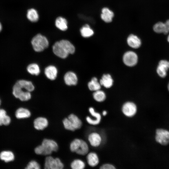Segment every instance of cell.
<instances>
[{
  "mask_svg": "<svg viewBox=\"0 0 169 169\" xmlns=\"http://www.w3.org/2000/svg\"><path fill=\"white\" fill-rule=\"evenodd\" d=\"M114 16V13L109 8H104L102 9L101 17L105 22L106 23L111 22Z\"/></svg>",
  "mask_w": 169,
  "mask_h": 169,
  "instance_id": "17",
  "label": "cell"
},
{
  "mask_svg": "<svg viewBox=\"0 0 169 169\" xmlns=\"http://www.w3.org/2000/svg\"><path fill=\"white\" fill-rule=\"evenodd\" d=\"M127 42L130 46L135 49L139 48L141 44L140 39L133 34H131L129 36L127 39Z\"/></svg>",
  "mask_w": 169,
  "mask_h": 169,
  "instance_id": "16",
  "label": "cell"
},
{
  "mask_svg": "<svg viewBox=\"0 0 169 169\" xmlns=\"http://www.w3.org/2000/svg\"><path fill=\"white\" fill-rule=\"evenodd\" d=\"M71 167L73 169H83L85 166L84 163L79 159H76L73 161L71 164Z\"/></svg>",
  "mask_w": 169,
  "mask_h": 169,
  "instance_id": "29",
  "label": "cell"
},
{
  "mask_svg": "<svg viewBox=\"0 0 169 169\" xmlns=\"http://www.w3.org/2000/svg\"><path fill=\"white\" fill-rule=\"evenodd\" d=\"M167 87H168V89L169 91V82L168 83V86H167Z\"/></svg>",
  "mask_w": 169,
  "mask_h": 169,
  "instance_id": "38",
  "label": "cell"
},
{
  "mask_svg": "<svg viewBox=\"0 0 169 169\" xmlns=\"http://www.w3.org/2000/svg\"><path fill=\"white\" fill-rule=\"evenodd\" d=\"M88 164L90 166L94 167L97 165L99 162V159L97 154L94 152L89 153L87 156Z\"/></svg>",
  "mask_w": 169,
  "mask_h": 169,
  "instance_id": "18",
  "label": "cell"
},
{
  "mask_svg": "<svg viewBox=\"0 0 169 169\" xmlns=\"http://www.w3.org/2000/svg\"><path fill=\"white\" fill-rule=\"evenodd\" d=\"M56 26L61 30L64 31L68 28L67 22L64 18L61 17L57 18L55 21Z\"/></svg>",
  "mask_w": 169,
  "mask_h": 169,
  "instance_id": "22",
  "label": "cell"
},
{
  "mask_svg": "<svg viewBox=\"0 0 169 169\" xmlns=\"http://www.w3.org/2000/svg\"><path fill=\"white\" fill-rule=\"evenodd\" d=\"M1 100H0V104H1Z\"/></svg>",
  "mask_w": 169,
  "mask_h": 169,
  "instance_id": "40",
  "label": "cell"
},
{
  "mask_svg": "<svg viewBox=\"0 0 169 169\" xmlns=\"http://www.w3.org/2000/svg\"><path fill=\"white\" fill-rule=\"evenodd\" d=\"M89 111L91 115L96 118L98 120L100 121L101 116L100 113L95 112L94 109L92 107L90 108Z\"/></svg>",
  "mask_w": 169,
  "mask_h": 169,
  "instance_id": "33",
  "label": "cell"
},
{
  "mask_svg": "<svg viewBox=\"0 0 169 169\" xmlns=\"http://www.w3.org/2000/svg\"><path fill=\"white\" fill-rule=\"evenodd\" d=\"M123 61L124 63L128 66L135 65L138 61V57L136 54L132 51L126 52L123 56Z\"/></svg>",
  "mask_w": 169,
  "mask_h": 169,
  "instance_id": "9",
  "label": "cell"
},
{
  "mask_svg": "<svg viewBox=\"0 0 169 169\" xmlns=\"http://www.w3.org/2000/svg\"><path fill=\"white\" fill-rule=\"evenodd\" d=\"M63 123L65 128L67 130L74 131L75 129L72 125L70 121L68 118H65L63 121Z\"/></svg>",
  "mask_w": 169,
  "mask_h": 169,
  "instance_id": "31",
  "label": "cell"
},
{
  "mask_svg": "<svg viewBox=\"0 0 169 169\" xmlns=\"http://www.w3.org/2000/svg\"><path fill=\"white\" fill-rule=\"evenodd\" d=\"M44 73L47 79L50 80L54 81L57 77L58 70L55 65L49 64L45 67Z\"/></svg>",
  "mask_w": 169,
  "mask_h": 169,
  "instance_id": "8",
  "label": "cell"
},
{
  "mask_svg": "<svg viewBox=\"0 0 169 169\" xmlns=\"http://www.w3.org/2000/svg\"><path fill=\"white\" fill-rule=\"evenodd\" d=\"M122 110L123 113L125 116L128 117H132L136 113L137 107L134 103L128 102L123 105Z\"/></svg>",
  "mask_w": 169,
  "mask_h": 169,
  "instance_id": "11",
  "label": "cell"
},
{
  "mask_svg": "<svg viewBox=\"0 0 169 169\" xmlns=\"http://www.w3.org/2000/svg\"><path fill=\"white\" fill-rule=\"evenodd\" d=\"M40 168L39 164L35 161H31L27 165L25 169H39Z\"/></svg>",
  "mask_w": 169,
  "mask_h": 169,
  "instance_id": "32",
  "label": "cell"
},
{
  "mask_svg": "<svg viewBox=\"0 0 169 169\" xmlns=\"http://www.w3.org/2000/svg\"><path fill=\"white\" fill-rule=\"evenodd\" d=\"M27 16L29 21L33 22H37L39 18L37 12L33 8L30 9L28 11Z\"/></svg>",
  "mask_w": 169,
  "mask_h": 169,
  "instance_id": "25",
  "label": "cell"
},
{
  "mask_svg": "<svg viewBox=\"0 0 169 169\" xmlns=\"http://www.w3.org/2000/svg\"><path fill=\"white\" fill-rule=\"evenodd\" d=\"M100 85L97 79L95 77L93 78L88 84L89 89L92 91H96L100 90L101 88Z\"/></svg>",
  "mask_w": 169,
  "mask_h": 169,
  "instance_id": "27",
  "label": "cell"
},
{
  "mask_svg": "<svg viewBox=\"0 0 169 169\" xmlns=\"http://www.w3.org/2000/svg\"><path fill=\"white\" fill-rule=\"evenodd\" d=\"M154 31L158 33H163L167 34L169 32L165 23L159 22L156 23L153 26Z\"/></svg>",
  "mask_w": 169,
  "mask_h": 169,
  "instance_id": "23",
  "label": "cell"
},
{
  "mask_svg": "<svg viewBox=\"0 0 169 169\" xmlns=\"http://www.w3.org/2000/svg\"><path fill=\"white\" fill-rule=\"evenodd\" d=\"M75 129V130L80 128L82 125L81 120L74 114H71L68 118Z\"/></svg>",
  "mask_w": 169,
  "mask_h": 169,
  "instance_id": "21",
  "label": "cell"
},
{
  "mask_svg": "<svg viewBox=\"0 0 169 169\" xmlns=\"http://www.w3.org/2000/svg\"><path fill=\"white\" fill-rule=\"evenodd\" d=\"M27 72L30 74L37 76L41 72V69L39 65L36 63H32L29 64L26 67Z\"/></svg>",
  "mask_w": 169,
  "mask_h": 169,
  "instance_id": "13",
  "label": "cell"
},
{
  "mask_svg": "<svg viewBox=\"0 0 169 169\" xmlns=\"http://www.w3.org/2000/svg\"><path fill=\"white\" fill-rule=\"evenodd\" d=\"M167 41L169 42V35L167 37Z\"/></svg>",
  "mask_w": 169,
  "mask_h": 169,
  "instance_id": "39",
  "label": "cell"
},
{
  "mask_svg": "<svg viewBox=\"0 0 169 169\" xmlns=\"http://www.w3.org/2000/svg\"><path fill=\"white\" fill-rule=\"evenodd\" d=\"M34 128L38 130H43L46 128L48 125L47 119L43 117H38L34 121Z\"/></svg>",
  "mask_w": 169,
  "mask_h": 169,
  "instance_id": "14",
  "label": "cell"
},
{
  "mask_svg": "<svg viewBox=\"0 0 169 169\" xmlns=\"http://www.w3.org/2000/svg\"><path fill=\"white\" fill-rule=\"evenodd\" d=\"M52 50L55 56L64 59L67 58L69 55L74 54L75 49L74 45L69 40L62 39L56 42L52 46Z\"/></svg>",
  "mask_w": 169,
  "mask_h": 169,
  "instance_id": "2",
  "label": "cell"
},
{
  "mask_svg": "<svg viewBox=\"0 0 169 169\" xmlns=\"http://www.w3.org/2000/svg\"><path fill=\"white\" fill-rule=\"evenodd\" d=\"M100 83L101 85H103L105 88H109L113 84V80L110 75L105 74L102 76Z\"/></svg>",
  "mask_w": 169,
  "mask_h": 169,
  "instance_id": "19",
  "label": "cell"
},
{
  "mask_svg": "<svg viewBox=\"0 0 169 169\" xmlns=\"http://www.w3.org/2000/svg\"><path fill=\"white\" fill-rule=\"evenodd\" d=\"M169 69V61L162 60L160 61L156 69L158 75L162 78H164L166 75L167 71Z\"/></svg>",
  "mask_w": 169,
  "mask_h": 169,
  "instance_id": "12",
  "label": "cell"
},
{
  "mask_svg": "<svg viewBox=\"0 0 169 169\" xmlns=\"http://www.w3.org/2000/svg\"><path fill=\"white\" fill-rule=\"evenodd\" d=\"M2 29V26L1 24L0 23V32L1 31Z\"/></svg>",
  "mask_w": 169,
  "mask_h": 169,
  "instance_id": "37",
  "label": "cell"
},
{
  "mask_svg": "<svg viewBox=\"0 0 169 169\" xmlns=\"http://www.w3.org/2000/svg\"><path fill=\"white\" fill-rule=\"evenodd\" d=\"M101 169H115V168L113 165L109 164H105L102 165L100 167Z\"/></svg>",
  "mask_w": 169,
  "mask_h": 169,
  "instance_id": "34",
  "label": "cell"
},
{
  "mask_svg": "<svg viewBox=\"0 0 169 169\" xmlns=\"http://www.w3.org/2000/svg\"><path fill=\"white\" fill-rule=\"evenodd\" d=\"M33 82L30 80L21 79L17 81L13 88L14 96L21 101H27L31 99V92L35 90Z\"/></svg>",
  "mask_w": 169,
  "mask_h": 169,
  "instance_id": "1",
  "label": "cell"
},
{
  "mask_svg": "<svg viewBox=\"0 0 169 169\" xmlns=\"http://www.w3.org/2000/svg\"><path fill=\"white\" fill-rule=\"evenodd\" d=\"M155 139L161 145H167L169 143V131L161 129L156 130Z\"/></svg>",
  "mask_w": 169,
  "mask_h": 169,
  "instance_id": "7",
  "label": "cell"
},
{
  "mask_svg": "<svg viewBox=\"0 0 169 169\" xmlns=\"http://www.w3.org/2000/svg\"><path fill=\"white\" fill-rule=\"evenodd\" d=\"M31 43L33 49L37 53L44 51L49 46V42L48 39L40 33L34 36L32 39Z\"/></svg>",
  "mask_w": 169,
  "mask_h": 169,
  "instance_id": "4",
  "label": "cell"
},
{
  "mask_svg": "<svg viewBox=\"0 0 169 169\" xmlns=\"http://www.w3.org/2000/svg\"><path fill=\"white\" fill-rule=\"evenodd\" d=\"M70 148L71 151L75 152L77 154L84 155L89 151V147L87 143L84 141L76 139L70 144Z\"/></svg>",
  "mask_w": 169,
  "mask_h": 169,
  "instance_id": "5",
  "label": "cell"
},
{
  "mask_svg": "<svg viewBox=\"0 0 169 169\" xmlns=\"http://www.w3.org/2000/svg\"><path fill=\"white\" fill-rule=\"evenodd\" d=\"M0 159L5 162H8L14 160V156L10 151H3L0 153Z\"/></svg>",
  "mask_w": 169,
  "mask_h": 169,
  "instance_id": "24",
  "label": "cell"
},
{
  "mask_svg": "<svg viewBox=\"0 0 169 169\" xmlns=\"http://www.w3.org/2000/svg\"><path fill=\"white\" fill-rule=\"evenodd\" d=\"M167 28L169 31V19L167 20L165 23Z\"/></svg>",
  "mask_w": 169,
  "mask_h": 169,
  "instance_id": "35",
  "label": "cell"
},
{
  "mask_svg": "<svg viewBox=\"0 0 169 169\" xmlns=\"http://www.w3.org/2000/svg\"><path fill=\"white\" fill-rule=\"evenodd\" d=\"M80 32L82 36L84 38H88L94 34L93 30L88 24L83 26L80 29Z\"/></svg>",
  "mask_w": 169,
  "mask_h": 169,
  "instance_id": "26",
  "label": "cell"
},
{
  "mask_svg": "<svg viewBox=\"0 0 169 169\" xmlns=\"http://www.w3.org/2000/svg\"><path fill=\"white\" fill-rule=\"evenodd\" d=\"M11 122L10 117L6 114L0 115V125H8Z\"/></svg>",
  "mask_w": 169,
  "mask_h": 169,
  "instance_id": "30",
  "label": "cell"
},
{
  "mask_svg": "<svg viewBox=\"0 0 169 169\" xmlns=\"http://www.w3.org/2000/svg\"><path fill=\"white\" fill-rule=\"evenodd\" d=\"M107 113L106 111L105 110V111H104L103 112L102 114H103V115L105 116V115H106Z\"/></svg>",
  "mask_w": 169,
  "mask_h": 169,
  "instance_id": "36",
  "label": "cell"
},
{
  "mask_svg": "<svg viewBox=\"0 0 169 169\" xmlns=\"http://www.w3.org/2000/svg\"><path fill=\"white\" fill-rule=\"evenodd\" d=\"M64 165L60 159L51 156L47 157L45 160L44 168L46 169H62Z\"/></svg>",
  "mask_w": 169,
  "mask_h": 169,
  "instance_id": "6",
  "label": "cell"
},
{
  "mask_svg": "<svg viewBox=\"0 0 169 169\" xmlns=\"http://www.w3.org/2000/svg\"><path fill=\"white\" fill-rule=\"evenodd\" d=\"M58 149V145L55 141L45 139L42 141L41 145L35 148L34 151L37 154L46 155L51 154L53 151H57Z\"/></svg>",
  "mask_w": 169,
  "mask_h": 169,
  "instance_id": "3",
  "label": "cell"
},
{
  "mask_svg": "<svg viewBox=\"0 0 169 169\" xmlns=\"http://www.w3.org/2000/svg\"><path fill=\"white\" fill-rule=\"evenodd\" d=\"M88 139L90 145L94 147L99 146L101 142V138L100 135L96 132L90 134L88 136Z\"/></svg>",
  "mask_w": 169,
  "mask_h": 169,
  "instance_id": "15",
  "label": "cell"
},
{
  "mask_svg": "<svg viewBox=\"0 0 169 169\" xmlns=\"http://www.w3.org/2000/svg\"><path fill=\"white\" fill-rule=\"evenodd\" d=\"M93 96L95 100L100 102L103 101L106 98L105 93L100 90L95 91L93 94Z\"/></svg>",
  "mask_w": 169,
  "mask_h": 169,
  "instance_id": "28",
  "label": "cell"
},
{
  "mask_svg": "<svg viewBox=\"0 0 169 169\" xmlns=\"http://www.w3.org/2000/svg\"><path fill=\"white\" fill-rule=\"evenodd\" d=\"M31 115V113L28 109L20 108L18 109L15 112V116L18 119H23L29 117Z\"/></svg>",
  "mask_w": 169,
  "mask_h": 169,
  "instance_id": "20",
  "label": "cell"
},
{
  "mask_svg": "<svg viewBox=\"0 0 169 169\" xmlns=\"http://www.w3.org/2000/svg\"><path fill=\"white\" fill-rule=\"evenodd\" d=\"M63 80L65 84L68 86H73L77 85L78 79L76 74L71 71H68L64 74Z\"/></svg>",
  "mask_w": 169,
  "mask_h": 169,
  "instance_id": "10",
  "label": "cell"
}]
</instances>
